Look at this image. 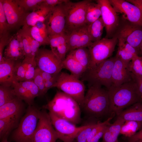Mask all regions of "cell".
Returning a JSON list of instances; mask_svg holds the SVG:
<instances>
[{"mask_svg": "<svg viewBox=\"0 0 142 142\" xmlns=\"http://www.w3.org/2000/svg\"><path fill=\"white\" fill-rule=\"evenodd\" d=\"M107 90L109 112L114 113L118 116L124 108L142 100L137 86L132 80L118 86H111Z\"/></svg>", "mask_w": 142, "mask_h": 142, "instance_id": "6da1fadb", "label": "cell"}, {"mask_svg": "<svg viewBox=\"0 0 142 142\" xmlns=\"http://www.w3.org/2000/svg\"><path fill=\"white\" fill-rule=\"evenodd\" d=\"M42 109L47 110L59 118L76 125L81 120L80 106L71 97L58 91L53 99Z\"/></svg>", "mask_w": 142, "mask_h": 142, "instance_id": "7a4b0ae2", "label": "cell"}, {"mask_svg": "<svg viewBox=\"0 0 142 142\" xmlns=\"http://www.w3.org/2000/svg\"><path fill=\"white\" fill-rule=\"evenodd\" d=\"M89 116L100 118L109 112L108 90L98 85L89 86L81 106Z\"/></svg>", "mask_w": 142, "mask_h": 142, "instance_id": "3957f363", "label": "cell"}, {"mask_svg": "<svg viewBox=\"0 0 142 142\" xmlns=\"http://www.w3.org/2000/svg\"><path fill=\"white\" fill-rule=\"evenodd\" d=\"M40 110L34 105H28L15 129L11 133L10 140L14 142H33L34 135Z\"/></svg>", "mask_w": 142, "mask_h": 142, "instance_id": "277c9868", "label": "cell"}, {"mask_svg": "<svg viewBox=\"0 0 142 142\" xmlns=\"http://www.w3.org/2000/svg\"><path fill=\"white\" fill-rule=\"evenodd\" d=\"M114 60L115 57H110L88 69L82 76L83 80L88 82L89 85L104 86L108 90L112 84V73Z\"/></svg>", "mask_w": 142, "mask_h": 142, "instance_id": "5b68a950", "label": "cell"}, {"mask_svg": "<svg viewBox=\"0 0 142 142\" xmlns=\"http://www.w3.org/2000/svg\"><path fill=\"white\" fill-rule=\"evenodd\" d=\"M71 74L60 72L53 87H56L74 99L80 106L85 96V87L83 83Z\"/></svg>", "mask_w": 142, "mask_h": 142, "instance_id": "8992f818", "label": "cell"}, {"mask_svg": "<svg viewBox=\"0 0 142 142\" xmlns=\"http://www.w3.org/2000/svg\"><path fill=\"white\" fill-rule=\"evenodd\" d=\"M90 1L73 2L68 0L64 3L65 33L68 34L73 30L85 25L86 9Z\"/></svg>", "mask_w": 142, "mask_h": 142, "instance_id": "52a82bcc", "label": "cell"}, {"mask_svg": "<svg viewBox=\"0 0 142 142\" xmlns=\"http://www.w3.org/2000/svg\"><path fill=\"white\" fill-rule=\"evenodd\" d=\"M118 41L117 37L115 35L111 38H104L92 42L88 47L91 57L89 69L110 58Z\"/></svg>", "mask_w": 142, "mask_h": 142, "instance_id": "ba28073f", "label": "cell"}, {"mask_svg": "<svg viewBox=\"0 0 142 142\" xmlns=\"http://www.w3.org/2000/svg\"><path fill=\"white\" fill-rule=\"evenodd\" d=\"M53 126L58 139L63 142H74L79 133L87 126L88 124L79 127L49 112Z\"/></svg>", "mask_w": 142, "mask_h": 142, "instance_id": "9c48e42d", "label": "cell"}, {"mask_svg": "<svg viewBox=\"0 0 142 142\" xmlns=\"http://www.w3.org/2000/svg\"><path fill=\"white\" fill-rule=\"evenodd\" d=\"M58 139L46 110H40L39 118L33 138V142H56Z\"/></svg>", "mask_w": 142, "mask_h": 142, "instance_id": "30bf717a", "label": "cell"}, {"mask_svg": "<svg viewBox=\"0 0 142 142\" xmlns=\"http://www.w3.org/2000/svg\"><path fill=\"white\" fill-rule=\"evenodd\" d=\"M35 60L37 67L43 72L58 74L63 69L62 61L51 50L39 48Z\"/></svg>", "mask_w": 142, "mask_h": 142, "instance_id": "8fae6325", "label": "cell"}, {"mask_svg": "<svg viewBox=\"0 0 142 142\" xmlns=\"http://www.w3.org/2000/svg\"><path fill=\"white\" fill-rule=\"evenodd\" d=\"M100 7L101 17L106 30L105 38H111L114 36L120 26L118 13L110 3L109 0H97Z\"/></svg>", "mask_w": 142, "mask_h": 142, "instance_id": "7c38bea8", "label": "cell"}, {"mask_svg": "<svg viewBox=\"0 0 142 142\" xmlns=\"http://www.w3.org/2000/svg\"><path fill=\"white\" fill-rule=\"evenodd\" d=\"M65 3L54 7L44 22L48 36L65 33Z\"/></svg>", "mask_w": 142, "mask_h": 142, "instance_id": "4fadbf2b", "label": "cell"}, {"mask_svg": "<svg viewBox=\"0 0 142 142\" xmlns=\"http://www.w3.org/2000/svg\"><path fill=\"white\" fill-rule=\"evenodd\" d=\"M116 12L125 20L142 27V11L136 6L124 0H109Z\"/></svg>", "mask_w": 142, "mask_h": 142, "instance_id": "5bb4252c", "label": "cell"}, {"mask_svg": "<svg viewBox=\"0 0 142 142\" xmlns=\"http://www.w3.org/2000/svg\"><path fill=\"white\" fill-rule=\"evenodd\" d=\"M9 30L23 25L28 12L25 11L16 0H1Z\"/></svg>", "mask_w": 142, "mask_h": 142, "instance_id": "9a60e30c", "label": "cell"}, {"mask_svg": "<svg viewBox=\"0 0 142 142\" xmlns=\"http://www.w3.org/2000/svg\"><path fill=\"white\" fill-rule=\"evenodd\" d=\"M125 21L115 35L124 39L139 52L142 41V27Z\"/></svg>", "mask_w": 142, "mask_h": 142, "instance_id": "2e32d148", "label": "cell"}, {"mask_svg": "<svg viewBox=\"0 0 142 142\" xmlns=\"http://www.w3.org/2000/svg\"><path fill=\"white\" fill-rule=\"evenodd\" d=\"M12 87L16 96L28 105H34L35 98L40 96L39 89L33 80L15 81Z\"/></svg>", "mask_w": 142, "mask_h": 142, "instance_id": "e0dca14e", "label": "cell"}, {"mask_svg": "<svg viewBox=\"0 0 142 142\" xmlns=\"http://www.w3.org/2000/svg\"><path fill=\"white\" fill-rule=\"evenodd\" d=\"M128 64L115 57L111 86H118L132 80L131 73L129 70Z\"/></svg>", "mask_w": 142, "mask_h": 142, "instance_id": "ac0fdd59", "label": "cell"}, {"mask_svg": "<svg viewBox=\"0 0 142 142\" xmlns=\"http://www.w3.org/2000/svg\"><path fill=\"white\" fill-rule=\"evenodd\" d=\"M25 54L22 38L17 33L11 36L5 48L3 57L4 58L17 61L24 58Z\"/></svg>", "mask_w": 142, "mask_h": 142, "instance_id": "d6986e66", "label": "cell"}, {"mask_svg": "<svg viewBox=\"0 0 142 142\" xmlns=\"http://www.w3.org/2000/svg\"><path fill=\"white\" fill-rule=\"evenodd\" d=\"M51 50L62 61L69 52L68 34L66 33L48 36Z\"/></svg>", "mask_w": 142, "mask_h": 142, "instance_id": "ffe728a7", "label": "cell"}, {"mask_svg": "<svg viewBox=\"0 0 142 142\" xmlns=\"http://www.w3.org/2000/svg\"><path fill=\"white\" fill-rule=\"evenodd\" d=\"M43 2L32 12L28 13L24 22L23 26L32 27L38 22H44L54 7L47 6Z\"/></svg>", "mask_w": 142, "mask_h": 142, "instance_id": "44dd1931", "label": "cell"}, {"mask_svg": "<svg viewBox=\"0 0 142 142\" xmlns=\"http://www.w3.org/2000/svg\"><path fill=\"white\" fill-rule=\"evenodd\" d=\"M24 108V102L16 97L0 106V119L22 115Z\"/></svg>", "mask_w": 142, "mask_h": 142, "instance_id": "7402d4cb", "label": "cell"}, {"mask_svg": "<svg viewBox=\"0 0 142 142\" xmlns=\"http://www.w3.org/2000/svg\"><path fill=\"white\" fill-rule=\"evenodd\" d=\"M16 61L6 59L3 57L0 62V84L12 86L16 81L14 75V69Z\"/></svg>", "mask_w": 142, "mask_h": 142, "instance_id": "603a6c76", "label": "cell"}, {"mask_svg": "<svg viewBox=\"0 0 142 142\" xmlns=\"http://www.w3.org/2000/svg\"><path fill=\"white\" fill-rule=\"evenodd\" d=\"M22 115L0 119L1 141L7 140L12 130L17 126Z\"/></svg>", "mask_w": 142, "mask_h": 142, "instance_id": "cb8c5ba5", "label": "cell"}, {"mask_svg": "<svg viewBox=\"0 0 142 142\" xmlns=\"http://www.w3.org/2000/svg\"><path fill=\"white\" fill-rule=\"evenodd\" d=\"M25 27L27 28L31 36L39 42L41 46L49 45L48 36L44 22H38L32 27Z\"/></svg>", "mask_w": 142, "mask_h": 142, "instance_id": "d4e9b609", "label": "cell"}, {"mask_svg": "<svg viewBox=\"0 0 142 142\" xmlns=\"http://www.w3.org/2000/svg\"><path fill=\"white\" fill-rule=\"evenodd\" d=\"M125 122L123 119L118 116L113 124H109L106 127L102 137V142H119L118 138L121 128Z\"/></svg>", "mask_w": 142, "mask_h": 142, "instance_id": "484cf974", "label": "cell"}, {"mask_svg": "<svg viewBox=\"0 0 142 142\" xmlns=\"http://www.w3.org/2000/svg\"><path fill=\"white\" fill-rule=\"evenodd\" d=\"M118 116L126 121L142 122V102H139L123 110Z\"/></svg>", "mask_w": 142, "mask_h": 142, "instance_id": "4316f807", "label": "cell"}, {"mask_svg": "<svg viewBox=\"0 0 142 142\" xmlns=\"http://www.w3.org/2000/svg\"><path fill=\"white\" fill-rule=\"evenodd\" d=\"M62 64L63 69L68 70L71 74L79 79L86 71L79 62L69 54L62 61Z\"/></svg>", "mask_w": 142, "mask_h": 142, "instance_id": "83f0119b", "label": "cell"}, {"mask_svg": "<svg viewBox=\"0 0 142 142\" xmlns=\"http://www.w3.org/2000/svg\"><path fill=\"white\" fill-rule=\"evenodd\" d=\"M68 54L79 62L86 71L89 69L91 62V57L88 48H77L69 52Z\"/></svg>", "mask_w": 142, "mask_h": 142, "instance_id": "f1b7e54d", "label": "cell"}, {"mask_svg": "<svg viewBox=\"0 0 142 142\" xmlns=\"http://www.w3.org/2000/svg\"><path fill=\"white\" fill-rule=\"evenodd\" d=\"M100 7L96 1L95 2L90 0L87 7L85 24L88 25L94 22L101 17Z\"/></svg>", "mask_w": 142, "mask_h": 142, "instance_id": "f546056e", "label": "cell"}, {"mask_svg": "<svg viewBox=\"0 0 142 142\" xmlns=\"http://www.w3.org/2000/svg\"><path fill=\"white\" fill-rule=\"evenodd\" d=\"M87 26L88 31L93 42L102 39L103 29L105 27L101 17Z\"/></svg>", "mask_w": 142, "mask_h": 142, "instance_id": "4dcf8cb0", "label": "cell"}, {"mask_svg": "<svg viewBox=\"0 0 142 142\" xmlns=\"http://www.w3.org/2000/svg\"><path fill=\"white\" fill-rule=\"evenodd\" d=\"M142 128V122L126 121L122 126L120 134L128 138L133 136Z\"/></svg>", "mask_w": 142, "mask_h": 142, "instance_id": "1f68e13d", "label": "cell"}, {"mask_svg": "<svg viewBox=\"0 0 142 142\" xmlns=\"http://www.w3.org/2000/svg\"><path fill=\"white\" fill-rule=\"evenodd\" d=\"M22 62L26 69L25 81L33 80L37 67L35 58L25 57Z\"/></svg>", "mask_w": 142, "mask_h": 142, "instance_id": "d6a6232c", "label": "cell"}, {"mask_svg": "<svg viewBox=\"0 0 142 142\" xmlns=\"http://www.w3.org/2000/svg\"><path fill=\"white\" fill-rule=\"evenodd\" d=\"M16 96L12 86L0 85V106L9 102Z\"/></svg>", "mask_w": 142, "mask_h": 142, "instance_id": "836d02e7", "label": "cell"}, {"mask_svg": "<svg viewBox=\"0 0 142 142\" xmlns=\"http://www.w3.org/2000/svg\"><path fill=\"white\" fill-rule=\"evenodd\" d=\"M86 24L75 29L68 34V44L69 52L75 49L81 34Z\"/></svg>", "mask_w": 142, "mask_h": 142, "instance_id": "e575fe53", "label": "cell"}, {"mask_svg": "<svg viewBox=\"0 0 142 142\" xmlns=\"http://www.w3.org/2000/svg\"><path fill=\"white\" fill-rule=\"evenodd\" d=\"M128 67L129 71L133 75L142 76V57L137 55L134 57Z\"/></svg>", "mask_w": 142, "mask_h": 142, "instance_id": "d590c367", "label": "cell"}, {"mask_svg": "<svg viewBox=\"0 0 142 142\" xmlns=\"http://www.w3.org/2000/svg\"><path fill=\"white\" fill-rule=\"evenodd\" d=\"M118 47L115 57L125 63L129 64L133 58L135 56L127 51L124 48L121 39L118 38Z\"/></svg>", "mask_w": 142, "mask_h": 142, "instance_id": "8d00e7d4", "label": "cell"}, {"mask_svg": "<svg viewBox=\"0 0 142 142\" xmlns=\"http://www.w3.org/2000/svg\"><path fill=\"white\" fill-rule=\"evenodd\" d=\"M26 69L22 62L16 61L14 69V75L15 80L18 82L25 81Z\"/></svg>", "mask_w": 142, "mask_h": 142, "instance_id": "74e56055", "label": "cell"}, {"mask_svg": "<svg viewBox=\"0 0 142 142\" xmlns=\"http://www.w3.org/2000/svg\"><path fill=\"white\" fill-rule=\"evenodd\" d=\"M44 0H16L18 4L25 11H32L42 3Z\"/></svg>", "mask_w": 142, "mask_h": 142, "instance_id": "f35d334b", "label": "cell"}, {"mask_svg": "<svg viewBox=\"0 0 142 142\" xmlns=\"http://www.w3.org/2000/svg\"><path fill=\"white\" fill-rule=\"evenodd\" d=\"M39 90L40 96L44 95L47 92L46 90L41 71L37 67L33 80Z\"/></svg>", "mask_w": 142, "mask_h": 142, "instance_id": "ab89813d", "label": "cell"}, {"mask_svg": "<svg viewBox=\"0 0 142 142\" xmlns=\"http://www.w3.org/2000/svg\"><path fill=\"white\" fill-rule=\"evenodd\" d=\"M41 72L45 87L47 92L50 89L53 88L57 81L59 73L58 74H52L42 71Z\"/></svg>", "mask_w": 142, "mask_h": 142, "instance_id": "60d3db41", "label": "cell"}, {"mask_svg": "<svg viewBox=\"0 0 142 142\" xmlns=\"http://www.w3.org/2000/svg\"><path fill=\"white\" fill-rule=\"evenodd\" d=\"M22 29L29 40L32 56L35 58L41 45L39 42L31 36L26 27L23 26Z\"/></svg>", "mask_w": 142, "mask_h": 142, "instance_id": "b9f144b4", "label": "cell"}, {"mask_svg": "<svg viewBox=\"0 0 142 142\" xmlns=\"http://www.w3.org/2000/svg\"><path fill=\"white\" fill-rule=\"evenodd\" d=\"M96 124L92 123L88 124L87 127L80 131L76 138V142H87L90 132Z\"/></svg>", "mask_w": 142, "mask_h": 142, "instance_id": "7bdbcfd3", "label": "cell"}, {"mask_svg": "<svg viewBox=\"0 0 142 142\" xmlns=\"http://www.w3.org/2000/svg\"><path fill=\"white\" fill-rule=\"evenodd\" d=\"M9 31L8 25L3 7L1 0H0V35Z\"/></svg>", "mask_w": 142, "mask_h": 142, "instance_id": "ee69618b", "label": "cell"}, {"mask_svg": "<svg viewBox=\"0 0 142 142\" xmlns=\"http://www.w3.org/2000/svg\"><path fill=\"white\" fill-rule=\"evenodd\" d=\"M18 32L21 35L22 38L25 54V57L34 58L32 56L29 40L23 30L22 29H20Z\"/></svg>", "mask_w": 142, "mask_h": 142, "instance_id": "f6af8a7d", "label": "cell"}, {"mask_svg": "<svg viewBox=\"0 0 142 142\" xmlns=\"http://www.w3.org/2000/svg\"><path fill=\"white\" fill-rule=\"evenodd\" d=\"M11 37L9 31L0 35V62L3 59L4 50L5 47L8 44Z\"/></svg>", "mask_w": 142, "mask_h": 142, "instance_id": "bcb514c9", "label": "cell"}, {"mask_svg": "<svg viewBox=\"0 0 142 142\" xmlns=\"http://www.w3.org/2000/svg\"><path fill=\"white\" fill-rule=\"evenodd\" d=\"M132 80L136 84L138 91L142 97V76H135L131 73Z\"/></svg>", "mask_w": 142, "mask_h": 142, "instance_id": "7dc6e473", "label": "cell"}, {"mask_svg": "<svg viewBox=\"0 0 142 142\" xmlns=\"http://www.w3.org/2000/svg\"><path fill=\"white\" fill-rule=\"evenodd\" d=\"M68 0H44L43 3L47 6L54 7L60 4L65 3Z\"/></svg>", "mask_w": 142, "mask_h": 142, "instance_id": "c3c4849f", "label": "cell"}, {"mask_svg": "<svg viewBox=\"0 0 142 142\" xmlns=\"http://www.w3.org/2000/svg\"><path fill=\"white\" fill-rule=\"evenodd\" d=\"M105 126L88 142H99V139L103 136L106 126Z\"/></svg>", "mask_w": 142, "mask_h": 142, "instance_id": "681fc988", "label": "cell"}, {"mask_svg": "<svg viewBox=\"0 0 142 142\" xmlns=\"http://www.w3.org/2000/svg\"><path fill=\"white\" fill-rule=\"evenodd\" d=\"M127 139L128 142H136L142 140V128L133 136Z\"/></svg>", "mask_w": 142, "mask_h": 142, "instance_id": "f907efd6", "label": "cell"}, {"mask_svg": "<svg viewBox=\"0 0 142 142\" xmlns=\"http://www.w3.org/2000/svg\"><path fill=\"white\" fill-rule=\"evenodd\" d=\"M126 1L138 7L142 11V0H126Z\"/></svg>", "mask_w": 142, "mask_h": 142, "instance_id": "816d5d0a", "label": "cell"}, {"mask_svg": "<svg viewBox=\"0 0 142 142\" xmlns=\"http://www.w3.org/2000/svg\"><path fill=\"white\" fill-rule=\"evenodd\" d=\"M139 55L142 57V41L139 51Z\"/></svg>", "mask_w": 142, "mask_h": 142, "instance_id": "f5cc1de1", "label": "cell"}, {"mask_svg": "<svg viewBox=\"0 0 142 142\" xmlns=\"http://www.w3.org/2000/svg\"><path fill=\"white\" fill-rule=\"evenodd\" d=\"M1 142H11L8 141L7 140H4L1 141Z\"/></svg>", "mask_w": 142, "mask_h": 142, "instance_id": "db71d44e", "label": "cell"}, {"mask_svg": "<svg viewBox=\"0 0 142 142\" xmlns=\"http://www.w3.org/2000/svg\"><path fill=\"white\" fill-rule=\"evenodd\" d=\"M136 142H142V140H139Z\"/></svg>", "mask_w": 142, "mask_h": 142, "instance_id": "11a10c76", "label": "cell"}, {"mask_svg": "<svg viewBox=\"0 0 142 142\" xmlns=\"http://www.w3.org/2000/svg\"><path fill=\"white\" fill-rule=\"evenodd\" d=\"M141 102H142V101H141Z\"/></svg>", "mask_w": 142, "mask_h": 142, "instance_id": "9f6ffc18", "label": "cell"}, {"mask_svg": "<svg viewBox=\"0 0 142 142\" xmlns=\"http://www.w3.org/2000/svg\"><path fill=\"white\" fill-rule=\"evenodd\" d=\"M101 142H102V141Z\"/></svg>", "mask_w": 142, "mask_h": 142, "instance_id": "6f0895ef", "label": "cell"}]
</instances>
